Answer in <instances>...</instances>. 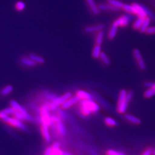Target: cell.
Masks as SVG:
<instances>
[{
    "instance_id": "39",
    "label": "cell",
    "mask_w": 155,
    "mask_h": 155,
    "mask_svg": "<svg viewBox=\"0 0 155 155\" xmlns=\"http://www.w3.org/2000/svg\"><path fill=\"white\" fill-rule=\"evenodd\" d=\"M153 153V149L151 148H148L142 153L143 155H150Z\"/></svg>"
},
{
    "instance_id": "30",
    "label": "cell",
    "mask_w": 155,
    "mask_h": 155,
    "mask_svg": "<svg viewBox=\"0 0 155 155\" xmlns=\"http://www.w3.org/2000/svg\"><path fill=\"white\" fill-rule=\"evenodd\" d=\"M105 123L107 125L109 126V127H115V126L117 125V122H116V121L111 117L105 118Z\"/></svg>"
},
{
    "instance_id": "9",
    "label": "cell",
    "mask_w": 155,
    "mask_h": 155,
    "mask_svg": "<svg viewBox=\"0 0 155 155\" xmlns=\"http://www.w3.org/2000/svg\"><path fill=\"white\" fill-rule=\"evenodd\" d=\"M80 100V99L79 98V97L77 96L76 95L74 96H71L70 98L66 100L64 103H63L61 105V109H69L72 105H74L78 102Z\"/></svg>"
},
{
    "instance_id": "37",
    "label": "cell",
    "mask_w": 155,
    "mask_h": 155,
    "mask_svg": "<svg viewBox=\"0 0 155 155\" xmlns=\"http://www.w3.org/2000/svg\"><path fill=\"white\" fill-rule=\"evenodd\" d=\"M56 97L57 96L54 94H53V93H47V94H45V98L48 100H49L51 101H52L54 99H55Z\"/></svg>"
},
{
    "instance_id": "28",
    "label": "cell",
    "mask_w": 155,
    "mask_h": 155,
    "mask_svg": "<svg viewBox=\"0 0 155 155\" xmlns=\"http://www.w3.org/2000/svg\"><path fill=\"white\" fill-rule=\"evenodd\" d=\"M99 58L101 60V61L104 63L105 65H110V59L109 58V57L107 56V55L105 52H101Z\"/></svg>"
},
{
    "instance_id": "40",
    "label": "cell",
    "mask_w": 155,
    "mask_h": 155,
    "mask_svg": "<svg viewBox=\"0 0 155 155\" xmlns=\"http://www.w3.org/2000/svg\"><path fill=\"white\" fill-rule=\"evenodd\" d=\"M145 85L149 87H153V88L155 89V83H146L145 84Z\"/></svg>"
},
{
    "instance_id": "7",
    "label": "cell",
    "mask_w": 155,
    "mask_h": 155,
    "mask_svg": "<svg viewBox=\"0 0 155 155\" xmlns=\"http://www.w3.org/2000/svg\"><path fill=\"white\" fill-rule=\"evenodd\" d=\"M10 105L16 111H18V112L21 113L22 114H25L27 117L28 118L29 120H31V116L29 115V114L28 113V112L27 111V110L23 107V106H21L20 104H19L18 101H16V100H12L10 101Z\"/></svg>"
},
{
    "instance_id": "4",
    "label": "cell",
    "mask_w": 155,
    "mask_h": 155,
    "mask_svg": "<svg viewBox=\"0 0 155 155\" xmlns=\"http://www.w3.org/2000/svg\"><path fill=\"white\" fill-rule=\"evenodd\" d=\"M80 105H83L88 109L91 113H96L99 110V105L92 100H83L80 101Z\"/></svg>"
},
{
    "instance_id": "25",
    "label": "cell",
    "mask_w": 155,
    "mask_h": 155,
    "mask_svg": "<svg viewBox=\"0 0 155 155\" xmlns=\"http://www.w3.org/2000/svg\"><path fill=\"white\" fill-rule=\"evenodd\" d=\"M104 37V32L103 30L98 31V33H97V35L96 37V44H98V45L102 44Z\"/></svg>"
},
{
    "instance_id": "12",
    "label": "cell",
    "mask_w": 155,
    "mask_h": 155,
    "mask_svg": "<svg viewBox=\"0 0 155 155\" xmlns=\"http://www.w3.org/2000/svg\"><path fill=\"white\" fill-rule=\"evenodd\" d=\"M49 125L45 124H41V132L43 138L47 142H49L51 140V137L49 133Z\"/></svg>"
},
{
    "instance_id": "29",
    "label": "cell",
    "mask_w": 155,
    "mask_h": 155,
    "mask_svg": "<svg viewBox=\"0 0 155 155\" xmlns=\"http://www.w3.org/2000/svg\"><path fill=\"white\" fill-rule=\"evenodd\" d=\"M154 95H155V89L153 87H149V89L145 91L143 94L144 97L146 98H151Z\"/></svg>"
},
{
    "instance_id": "33",
    "label": "cell",
    "mask_w": 155,
    "mask_h": 155,
    "mask_svg": "<svg viewBox=\"0 0 155 155\" xmlns=\"http://www.w3.org/2000/svg\"><path fill=\"white\" fill-rule=\"evenodd\" d=\"M80 112L81 113L83 114L84 116H89L91 114V111L88 109H87L85 107L83 106V105H80Z\"/></svg>"
},
{
    "instance_id": "13",
    "label": "cell",
    "mask_w": 155,
    "mask_h": 155,
    "mask_svg": "<svg viewBox=\"0 0 155 155\" xmlns=\"http://www.w3.org/2000/svg\"><path fill=\"white\" fill-rule=\"evenodd\" d=\"M54 125L57 133L61 136H64L66 134V129L64 125L62 123V120H60L56 123H53L51 125Z\"/></svg>"
},
{
    "instance_id": "38",
    "label": "cell",
    "mask_w": 155,
    "mask_h": 155,
    "mask_svg": "<svg viewBox=\"0 0 155 155\" xmlns=\"http://www.w3.org/2000/svg\"><path fill=\"white\" fill-rule=\"evenodd\" d=\"M45 155H51L52 154V146H49L46 148L44 152Z\"/></svg>"
},
{
    "instance_id": "1",
    "label": "cell",
    "mask_w": 155,
    "mask_h": 155,
    "mask_svg": "<svg viewBox=\"0 0 155 155\" xmlns=\"http://www.w3.org/2000/svg\"><path fill=\"white\" fill-rule=\"evenodd\" d=\"M133 96V92L132 91H127L125 89H122L119 93L117 110L120 114H124L127 111L128 104L130 103Z\"/></svg>"
},
{
    "instance_id": "2",
    "label": "cell",
    "mask_w": 155,
    "mask_h": 155,
    "mask_svg": "<svg viewBox=\"0 0 155 155\" xmlns=\"http://www.w3.org/2000/svg\"><path fill=\"white\" fill-rule=\"evenodd\" d=\"M40 120L41 123L45 124L51 126L52 123V120H51L52 116H51L49 114L50 109H49V107H48V104L43 105L41 107V108L40 109Z\"/></svg>"
},
{
    "instance_id": "16",
    "label": "cell",
    "mask_w": 155,
    "mask_h": 155,
    "mask_svg": "<svg viewBox=\"0 0 155 155\" xmlns=\"http://www.w3.org/2000/svg\"><path fill=\"white\" fill-rule=\"evenodd\" d=\"M98 6L101 11H114V12H117L120 11V9L113 7V5H111L109 4V3H101Z\"/></svg>"
},
{
    "instance_id": "24",
    "label": "cell",
    "mask_w": 155,
    "mask_h": 155,
    "mask_svg": "<svg viewBox=\"0 0 155 155\" xmlns=\"http://www.w3.org/2000/svg\"><path fill=\"white\" fill-rule=\"evenodd\" d=\"M107 3L110 4L111 5L117 8L118 9H122L124 5V3L119 1V0H107Z\"/></svg>"
},
{
    "instance_id": "34",
    "label": "cell",
    "mask_w": 155,
    "mask_h": 155,
    "mask_svg": "<svg viewBox=\"0 0 155 155\" xmlns=\"http://www.w3.org/2000/svg\"><path fill=\"white\" fill-rule=\"evenodd\" d=\"M108 155H124V154L123 153H120L118 151H116V150L113 149H109L106 153Z\"/></svg>"
},
{
    "instance_id": "22",
    "label": "cell",
    "mask_w": 155,
    "mask_h": 155,
    "mask_svg": "<svg viewBox=\"0 0 155 155\" xmlns=\"http://www.w3.org/2000/svg\"><path fill=\"white\" fill-rule=\"evenodd\" d=\"M52 154L57 155H64V152H63L60 148L59 142H56L52 145Z\"/></svg>"
},
{
    "instance_id": "32",
    "label": "cell",
    "mask_w": 155,
    "mask_h": 155,
    "mask_svg": "<svg viewBox=\"0 0 155 155\" xmlns=\"http://www.w3.org/2000/svg\"><path fill=\"white\" fill-rule=\"evenodd\" d=\"M122 10H123V11L125 12H127V13L133 14V7L132 4L129 5V4L124 3Z\"/></svg>"
},
{
    "instance_id": "19",
    "label": "cell",
    "mask_w": 155,
    "mask_h": 155,
    "mask_svg": "<svg viewBox=\"0 0 155 155\" xmlns=\"http://www.w3.org/2000/svg\"><path fill=\"white\" fill-rule=\"evenodd\" d=\"M21 64H23V65H25L28 67H35L38 64L36 62H35L33 60H32L29 56H28V57H23L21 59Z\"/></svg>"
},
{
    "instance_id": "6",
    "label": "cell",
    "mask_w": 155,
    "mask_h": 155,
    "mask_svg": "<svg viewBox=\"0 0 155 155\" xmlns=\"http://www.w3.org/2000/svg\"><path fill=\"white\" fill-rule=\"evenodd\" d=\"M133 7V14L137 15L138 17L145 18L147 16V12L144 7L140 5L138 3H134L132 4Z\"/></svg>"
},
{
    "instance_id": "3",
    "label": "cell",
    "mask_w": 155,
    "mask_h": 155,
    "mask_svg": "<svg viewBox=\"0 0 155 155\" xmlns=\"http://www.w3.org/2000/svg\"><path fill=\"white\" fill-rule=\"evenodd\" d=\"M2 121L5 123H7L10 125L14 127H16L18 129H22V130H25L26 129V126L24 125L22 120H19L14 117V116L12 118L11 116H7L5 118H3Z\"/></svg>"
},
{
    "instance_id": "10",
    "label": "cell",
    "mask_w": 155,
    "mask_h": 155,
    "mask_svg": "<svg viewBox=\"0 0 155 155\" xmlns=\"http://www.w3.org/2000/svg\"><path fill=\"white\" fill-rule=\"evenodd\" d=\"M85 1L92 13L94 14V15H98L101 10L99 6L94 2V0H85Z\"/></svg>"
},
{
    "instance_id": "15",
    "label": "cell",
    "mask_w": 155,
    "mask_h": 155,
    "mask_svg": "<svg viewBox=\"0 0 155 155\" xmlns=\"http://www.w3.org/2000/svg\"><path fill=\"white\" fill-rule=\"evenodd\" d=\"M124 117L126 120L129 121V122L132 123L134 125H140L142 122L141 120H140L139 118L137 117L136 116L130 114H125L124 115Z\"/></svg>"
},
{
    "instance_id": "8",
    "label": "cell",
    "mask_w": 155,
    "mask_h": 155,
    "mask_svg": "<svg viewBox=\"0 0 155 155\" xmlns=\"http://www.w3.org/2000/svg\"><path fill=\"white\" fill-rule=\"evenodd\" d=\"M71 96H72V94L70 93V92H68V93H65L64 94H63L61 96H57L55 99L51 101V102L58 107V106L61 105L63 103H64L66 100L70 98Z\"/></svg>"
},
{
    "instance_id": "35",
    "label": "cell",
    "mask_w": 155,
    "mask_h": 155,
    "mask_svg": "<svg viewBox=\"0 0 155 155\" xmlns=\"http://www.w3.org/2000/svg\"><path fill=\"white\" fill-rule=\"evenodd\" d=\"M58 117H59L61 120H64L66 118V115L62 109H58Z\"/></svg>"
},
{
    "instance_id": "17",
    "label": "cell",
    "mask_w": 155,
    "mask_h": 155,
    "mask_svg": "<svg viewBox=\"0 0 155 155\" xmlns=\"http://www.w3.org/2000/svg\"><path fill=\"white\" fill-rule=\"evenodd\" d=\"M76 95L77 96L79 97V98L81 100H90L92 99V96L90 94V93H89L88 92L83 91V90H79L76 93Z\"/></svg>"
},
{
    "instance_id": "26",
    "label": "cell",
    "mask_w": 155,
    "mask_h": 155,
    "mask_svg": "<svg viewBox=\"0 0 155 155\" xmlns=\"http://www.w3.org/2000/svg\"><path fill=\"white\" fill-rule=\"evenodd\" d=\"M143 19L144 18L138 17V18L136 19V21L133 24V28L135 29V30H140V28L143 23Z\"/></svg>"
},
{
    "instance_id": "31",
    "label": "cell",
    "mask_w": 155,
    "mask_h": 155,
    "mask_svg": "<svg viewBox=\"0 0 155 155\" xmlns=\"http://www.w3.org/2000/svg\"><path fill=\"white\" fill-rule=\"evenodd\" d=\"M26 7V5L23 2L21 1H18L15 4V9L17 11H23V10H25Z\"/></svg>"
},
{
    "instance_id": "27",
    "label": "cell",
    "mask_w": 155,
    "mask_h": 155,
    "mask_svg": "<svg viewBox=\"0 0 155 155\" xmlns=\"http://www.w3.org/2000/svg\"><path fill=\"white\" fill-rule=\"evenodd\" d=\"M13 91V87L11 85H7L2 89L1 91V94L2 96H7L9 94H11Z\"/></svg>"
},
{
    "instance_id": "20",
    "label": "cell",
    "mask_w": 155,
    "mask_h": 155,
    "mask_svg": "<svg viewBox=\"0 0 155 155\" xmlns=\"http://www.w3.org/2000/svg\"><path fill=\"white\" fill-rule=\"evenodd\" d=\"M150 23H151V18L148 16L145 18L143 19V21L142 25L139 30L140 31V32L145 33V32H146L147 29L148 28V27L150 25Z\"/></svg>"
},
{
    "instance_id": "23",
    "label": "cell",
    "mask_w": 155,
    "mask_h": 155,
    "mask_svg": "<svg viewBox=\"0 0 155 155\" xmlns=\"http://www.w3.org/2000/svg\"><path fill=\"white\" fill-rule=\"evenodd\" d=\"M29 57H30L31 59L33 60L35 62H36L37 64H43L45 61V59L43 57L37 55L36 54H33V53H31V54H29Z\"/></svg>"
},
{
    "instance_id": "14",
    "label": "cell",
    "mask_w": 155,
    "mask_h": 155,
    "mask_svg": "<svg viewBox=\"0 0 155 155\" xmlns=\"http://www.w3.org/2000/svg\"><path fill=\"white\" fill-rule=\"evenodd\" d=\"M104 27H105V25L104 24L100 23V24H97V25L87 26L84 28V30L87 32H95L102 31Z\"/></svg>"
},
{
    "instance_id": "41",
    "label": "cell",
    "mask_w": 155,
    "mask_h": 155,
    "mask_svg": "<svg viewBox=\"0 0 155 155\" xmlns=\"http://www.w3.org/2000/svg\"><path fill=\"white\" fill-rule=\"evenodd\" d=\"M154 154H155V153H154Z\"/></svg>"
},
{
    "instance_id": "11",
    "label": "cell",
    "mask_w": 155,
    "mask_h": 155,
    "mask_svg": "<svg viewBox=\"0 0 155 155\" xmlns=\"http://www.w3.org/2000/svg\"><path fill=\"white\" fill-rule=\"evenodd\" d=\"M129 17L127 15H122L116 19L114 21V23L118 27H126L129 24Z\"/></svg>"
},
{
    "instance_id": "18",
    "label": "cell",
    "mask_w": 155,
    "mask_h": 155,
    "mask_svg": "<svg viewBox=\"0 0 155 155\" xmlns=\"http://www.w3.org/2000/svg\"><path fill=\"white\" fill-rule=\"evenodd\" d=\"M118 27L116 25V24L113 22L112 25L110 26V28L109 29V31L108 33V38L109 40H113V39L116 37V34H117Z\"/></svg>"
},
{
    "instance_id": "5",
    "label": "cell",
    "mask_w": 155,
    "mask_h": 155,
    "mask_svg": "<svg viewBox=\"0 0 155 155\" xmlns=\"http://www.w3.org/2000/svg\"><path fill=\"white\" fill-rule=\"evenodd\" d=\"M133 56L135 60L137 61L138 66L141 70L144 71L146 69V65L143 59V56L141 54V52L138 49V48H134L133 51Z\"/></svg>"
},
{
    "instance_id": "36",
    "label": "cell",
    "mask_w": 155,
    "mask_h": 155,
    "mask_svg": "<svg viewBox=\"0 0 155 155\" xmlns=\"http://www.w3.org/2000/svg\"><path fill=\"white\" fill-rule=\"evenodd\" d=\"M145 33H147V35H154L155 34V26H151L149 27L147 29Z\"/></svg>"
},
{
    "instance_id": "21",
    "label": "cell",
    "mask_w": 155,
    "mask_h": 155,
    "mask_svg": "<svg viewBox=\"0 0 155 155\" xmlns=\"http://www.w3.org/2000/svg\"><path fill=\"white\" fill-rule=\"evenodd\" d=\"M101 53V45L96 44L93 47V52H92V56L95 59H98L100 58V56Z\"/></svg>"
}]
</instances>
